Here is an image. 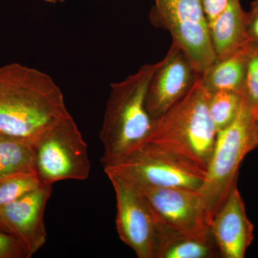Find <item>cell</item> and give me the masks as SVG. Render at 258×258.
Returning a JSON list of instances; mask_svg holds the SVG:
<instances>
[{
	"label": "cell",
	"mask_w": 258,
	"mask_h": 258,
	"mask_svg": "<svg viewBox=\"0 0 258 258\" xmlns=\"http://www.w3.org/2000/svg\"><path fill=\"white\" fill-rule=\"evenodd\" d=\"M69 114L50 76L19 63L0 67V137L32 145Z\"/></svg>",
	"instance_id": "6da1fadb"
},
{
	"label": "cell",
	"mask_w": 258,
	"mask_h": 258,
	"mask_svg": "<svg viewBox=\"0 0 258 258\" xmlns=\"http://www.w3.org/2000/svg\"><path fill=\"white\" fill-rule=\"evenodd\" d=\"M158 64H144L123 81L112 83L99 135L104 147L103 167L120 162L147 142L154 120L146 96Z\"/></svg>",
	"instance_id": "7a4b0ae2"
},
{
	"label": "cell",
	"mask_w": 258,
	"mask_h": 258,
	"mask_svg": "<svg viewBox=\"0 0 258 258\" xmlns=\"http://www.w3.org/2000/svg\"><path fill=\"white\" fill-rule=\"evenodd\" d=\"M209 93L200 77L186 96L154 120L147 142L181 153L207 170L217 134L209 111Z\"/></svg>",
	"instance_id": "3957f363"
},
{
	"label": "cell",
	"mask_w": 258,
	"mask_h": 258,
	"mask_svg": "<svg viewBox=\"0 0 258 258\" xmlns=\"http://www.w3.org/2000/svg\"><path fill=\"white\" fill-rule=\"evenodd\" d=\"M256 148L252 130V111L242 99L240 111L234 121L217 132L207 167L206 178L198 190L210 227L212 218L237 183L241 163Z\"/></svg>",
	"instance_id": "277c9868"
},
{
	"label": "cell",
	"mask_w": 258,
	"mask_h": 258,
	"mask_svg": "<svg viewBox=\"0 0 258 258\" xmlns=\"http://www.w3.org/2000/svg\"><path fill=\"white\" fill-rule=\"evenodd\" d=\"M106 174L121 176L138 186L183 188L198 191L207 170L189 157L170 148L147 142L114 165Z\"/></svg>",
	"instance_id": "5b68a950"
},
{
	"label": "cell",
	"mask_w": 258,
	"mask_h": 258,
	"mask_svg": "<svg viewBox=\"0 0 258 258\" xmlns=\"http://www.w3.org/2000/svg\"><path fill=\"white\" fill-rule=\"evenodd\" d=\"M35 171L42 184L86 180L91 171L88 145L71 114L52 125L32 144Z\"/></svg>",
	"instance_id": "8992f818"
},
{
	"label": "cell",
	"mask_w": 258,
	"mask_h": 258,
	"mask_svg": "<svg viewBox=\"0 0 258 258\" xmlns=\"http://www.w3.org/2000/svg\"><path fill=\"white\" fill-rule=\"evenodd\" d=\"M149 13L153 26L170 33L172 42L184 51L199 74L215 60L203 0H154Z\"/></svg>",
	"instance_id": "52a82bcc"
},
{
	"label": "cell",
	"mask_w": 258,
	"mask_h": 258,
	"mask_svg": "<svg viewBox=\"0 0 258 258\" xmlns=\"http://www.w3.org/2000/svg\"><path fill=\"white\" fill-rule=\"evenodd\" d=\"M135 186L140 190L152 210L159 228V237L174 234L202 240L211 238L206 211L198 191Z\"/></svg>",
	"instance_id": "ba28073f"
},
{
	"label": "cell",
	"mask_w": 258,
	"mask_h": 258,
	"mask_svg": "<svg viewBox=\"0 0 258 258\" xmlns=\"http://www.w3.org/2000/svg\"><path fill=\"white\" fill-rule=\"evenodd\" d=\"M107 176L115 191V225L119 238L139 258H156L159 231L147 200L131 181L115 174Z\"/></svg>",
	"instance_id": "9c48e42d"
},
{
	"label": "cell",
	"mask_w": 258,
	"mask_h": 258,
	"mask_svg": "<svg viewBox=\"0 0 258 258\" xmlns=\"http://www.w3.org/2000/svg\"><path fill=\"white\" fill-rule=\"evenodd\" d=\"M200 77L184 51L172 42L148 87L146 107L152 119L160 118L186 96Z\"/></svg>",
	"instance_id": "30bf717a"
},
{
	"label": "cell",
	"mask_w": 258,
	"mask_h": 258,
	"mask_svg": "<svg viewBox=\"0 0 258 258\" xmlns=\"http://www.w3.org/2000/svg\"><path fill=\"white\" fill-rule=\"evenodd\" d=\"M52 191V186L42 185L0 208V220L7 232L23 244L30 257L46 242L44 215Z\"/></svg>",
	"instance_id": "8fae6325"
},
{
	"label": "cell",
	"mask_w": 258,
	"mask_h": 258,
	"mask_svg": "<svg viewBox=\"0 0 258 258\" xmlns=\"http://www.w3.org/2000/svg\"><path fill=\"white\" fill-rule=\"evenodd\" d=\"M254 230L236 183L210 224V234L220 257H244L254 240Z\"/></svg>",
	"instance_id": "7c38bea8"
},
{
	"label": "cell",
	"mask_w": 258,
	"mask_h": 258,
	"mask_svg": "<svg viewBox=\"0 0 258 258\" xmlns=\"http://www.w3.org/2000/svg\"><path fill=\"white\" fill-rule=\"evenodd\" d=\"M248 12L240 0H230L227 8L208 23L212 48L216 59L230 55L249 41L247 35Z\"/></svg>",
	"instance_id": "4fadbf2b"
},
{
	"label": "cell",
	"mask_w": 258,
	"mask_h": 258,
	"mask_svg": "<svg viewBox=\"0 0 258 258\" xmlns=\"http://www.w3.org/2000/svg\"><path fill=\"white\" fill-rule=\"evenodd\" d=\"M251 47L252 42L249 41L230 55L216 59L201 76L208 91H231L242 95Z\"/></svg>",
	"instance_id": "5bb4252c"
},
{
	"label": "cell",
	"mask_w": 258,
	"mask_h": 258,
	"mask_svg": "<svg viewBox=\"0 0 258 258\" xmlns=\"http://www.w3.org/2000/svg\"><path fill=\"white\" fill-rule=\"evenodd\" d=\"M220 257L213 238L208 240L169 234L161 236L156 258H215Z\"/></svg>",
	"instance_id": "9a60e30c"
},
{
	"label": "cell",
	"mask_w": 258,
	"mask_h": 258,
	"mask_svg": "<svg viewBox=\"0 0 258 258\" xmlns=\"http://www.w3.org/2000/svg\"><path fill=\"white\" fill-rule=\"evenodd\" d=\"M28 173H36L32 145L0 137V181Z\"/></svg>",
	"instance_id": "2e32d148"
},
{
	"label": "cell",
	"mask_w": 258,
	"mask_h": 258,
	"mask_svg": "<svg viewBox=\"0 0 258 258\" xmlns=\"http://www.w3.org/2000/svg\"><path fill=\"white\" fill-rule=\"evenodd\" d=\"M242 100V95L231 91H219L209 93V111L217 132L234 121L240 111Z\"/></svg>",
	"instance_id": "e0dca14e"
},
{
	"label": "cell",
	"mask_w": 258,
	"mask_h": 258,
	"mask_svg": "<svg viewBox=\"0 0 258 258\" xmlns=\"http://www.w3.org/2000/svg\"><path fill=\"white\" fill-rule=\"evenodd\" d=\"M45 185L36 173H28L0 181V208Z\"/></svg>",
	"instance_id": "ac0fdd59"
},
{
	"label": "cell",
	"mask_w": 258,
	"mask_h": 258,
	"mask_svg": "<svg viewBox=\"0 0 258 258\" xmlns=\"http://www.w3.org/2000/svg\"><path fill=\"white\" fill-rule=\"evenodd\" d=\"M242 97L253 112L258 103V42H252Z\"/></svg>",
	"instance_id": "d6986e66"
},
{
	"label": "cell",
	"mask_w": 258,
	"mask_h": 258,
	"mask_svg": "<svg viewBox=\"0 0 258 258\" xmlns=\"http://www.w3.org/2000/svg\"><path fill=\"white\" fill-rule=\"evenodd\" d=\"M28 257V251L15 236L0 231V258Z\"/></svg>",
	"instance_id": "ffe728a7"
},
{
	"label": "cell",
	"mask_w": 258,
	"mask_h": 258,
	"mask_svg": "<svg viewBox=\"0 0 258 258\" xmlns=\"http://www.w3.org/2000/svg\"><path fill=\"white\" fill-rule=\"evenodd\" d=\"M247 35L249 41L258 42V0H254L248 12Z\"/></svg>",
	"instance_id": "44dd1931"
},
{
	"label": "cell",
	"mask_w": 258,
	"mask_h": 258,
	"mask_svg": "<svg viewBox=\"0 0 258 258\" xmlns=\"http://www.w3.org/2000/svg\"><path fill=\"white\" fill-rule=\"evenodd\" d=\"M230 0H203L204 11L208 23H210L224 11Z\"/></svg>",
	"instance_id": "7402d4cb"
},
{
	"label": "cell",
	"mask_w": 258,
	"mask_h": 258,
	"mask_svg": "<svg viewBox=\"0 0 258 258\" xmlns=\"http://www.w3.org/2000/svg\"><path fill=\"white\" fill-rule=\"evenodd\" d=\"M252 130H253L254 142L258 147V103L252 112Z\"/></svg>",
	"instance_id": "603a6c76"
},
{
	"label": "cell",
	"mask_w": 258,
	"mask_h": 258,
	"mask_svg": "<svg viewBox=\"0 0 258 258\" xmlns=\"http://www.w3.org/2000/svg\"><path fill=\"white\" fill-rule=\"evenodd\" d=\"M45 2L50 4H57L58 3H63L64 0H45Z\"/></svg>",
	"instance_id": "cb8c5ba5"
},
{
	"label": "cell",
	"mask_w": 258,
	"mask_h": 258,
	"mask_svg": "<svg viewBox=\"0 0 258 258\" xmlns=\"http://www.w3.org/2000/svg\"><path fill=\"white\" fill-rule=\"evenodd\" d=\"M0 231H1V232H7V233H8V232H7L6 229H5L4 225H3V223H2L1 220H0Z\"/></svg>",
	"instance_id": "d4e9b609"
}]
</instances>
